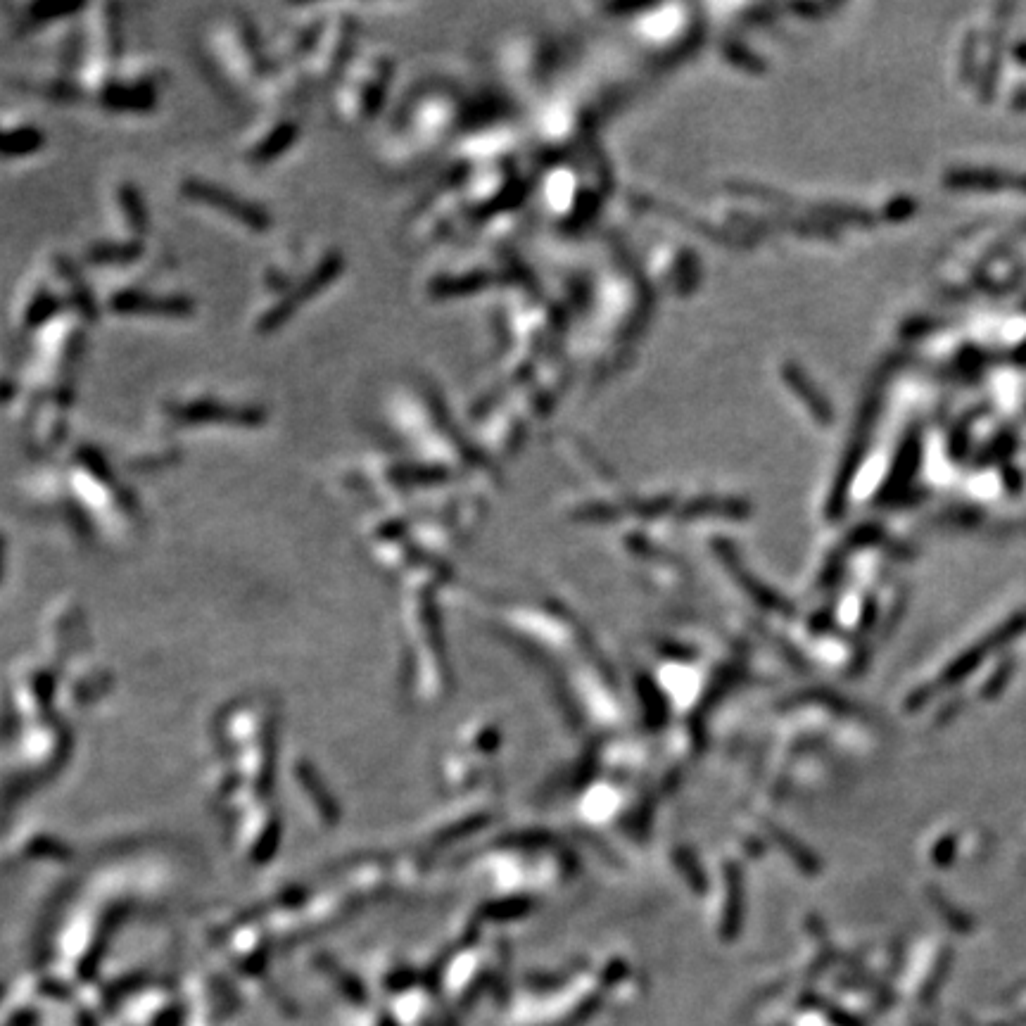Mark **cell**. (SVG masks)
Segmentation results:
<instances>
[{
	"instance_id": "8fae6325",
	"label": "cell",
	"mask_w": 1026,
	"mask_h": 1026,
	"mask_svg": "<svg viewBox=\"0 0 1026 1026\" xmlns=\"http://www.w3.org/2000/svg\"><path fill=\"white\" fill-rule=\"evenodd\" d=\"M17 392H19V388H17L15 383H12V380L0 378V404L12 402V399L17 397Z\"/></svg>"
},
{
	"instance_id": "9c48e42d",
	"label": "cell",
	"mask_w": 1026,
	"mask_h": 1026,
	"mask_svg": "<svg viewBox=\"0 0 1026 1026\" xmlns=\"http://www.w3.org/2000/svg\"><path fill=\"white\" fill-rule=\"evenodd\" d=\"M141 255H143V243L141 240H131V243L93 245L91 250L86 252V259L91 264H129Z\"/></svg>"
},
{
	"instance_id": "6da1fadb",
	"label": "cell",
	"mask_w": 1026,
	"mask_h": 1026,
	"mask_svg": "<svg viewBox=\"0 0 1026 1026\" xmlns=\"http://www.w3.org/2000/svg\"><path fill=\"white\" fill-rule=\"evenodd\" d=\"M164 416L171 426H233V428H259L266 423V411L255 404H231L214 397L190 399V402H171L164 407Z\"/></svg>"
},
{
	"instance_id": "52a82bcc",
	"label": "cell",
	"mask_w": 1026,
	"mask_h": 1026,
	"mask_svg": "<svg viewBox=\"0 0 1026 1026\" xmlns=\"http://www.w3.org/2000/svg\"><path fill=\"white\" fill-rule=\"evenodd\" d=\"M117 205L119 212H122L126 228H129V233H133V240H138L150 226L148 207H145L143 195L138 193V188L133 186V183H122V186L117 188Z\"/></svg>"
},
{
	"instance_id": "277c9868",
	"label": "cell",
	"mask_w": 1026,
	"mask_h": 1026,
	"mask_svg": "<svg viewBox=\"0 0 1026 1026\" xmlns=\"http://www.w3.org/2000/svg\"><path fill=\"white\" fill-rule=\"evenodd\" d=\"M107 309L119 316H179L193 314V300L183 295H152L145 290H117L107 300Z\"/></svg>"
},
{
	"instance_id": "5b68a950",
	"label": "cell",
	"mask_w": 1026,
	"mask_h": 1026,
	"mask_svg": "<svg viewBox=\"0 0 1026 1026\" xmlns=\"http://www.w3.org/2000/svg\"><path fill=\"white\" fill-rule=\"evenodd\" d=\"M297 136H300V126H297L295 122H290V119H285V122H278L276 126H271V129L266 131L250 150H247L245 157L252 164L276 162L278 157H283L285 152L293 148Z\"/></svg>"
},
{
	"instance_id": "ba28073f",
	"label": "cell",
	"mask_w": 1026,
	"mask_h": 1026,
	"mask_svg": "<svg viewBox=\"0 0 1026 1026\" xmlns=\"http://www.w3.org/2000/svg\"><path fill=\"white\" fill-rule=\"evenodd\" d=\"M62 304H67L65 297H55L46 285L34 288V293L27 297V304H24L22 326L27 328V331H36L38 326L48 323L57 312H60Z\"/></svg>"
},
{
	"instance_id": "3957f363",
	"label": "cell",
	"mask_w": 1026,
	"mask_h": 1026,
	"mask_svg": "<svg viewBox=\"0 0 1026 1026\" xmlns=\"http://www.w3.org/2000/svg\"><path fill=\"white\" fill-rule=\"evenodd\" d=\"M338 271H340L338 255L321 257V262L316 264L314 269L302 278V281L290 285V290H285V293L278 297V300L271 304L269 309H264V312L259 314L257 331L274 333L281 326H285V323H288L297 314V309L304 307L309 300H314V297H319L323 290L328 288V283L338 276Z\"/></svg>"
},
{
	"instance_id": "30bf717a",
	"label": "cell",
	"mask_w": 1026,
	"mask_h": 1026,
	"mask_svg": "<svg viewBox=\"0 0 1026 1026\" xmlns=\"http://www.w3.org/2000/svg\"><path fill=\"white\" fill-rule=\"evenodd\" d=\"M79 10H81V5H48V3L34 5V8L29 10V29H34L43 22H53V19L62 17V15H76Z\"/></svg>"
},
{
	"instance_id": "8992f818",
	"label": "cell",
	"mask_w": 1026,
	"mask_h": 1026,
	"mask_svg": "<svg viewBox=\"0 0 1026 1026\" xmlns=\"http://www.w3.org/2000/svg\"><path fill=\"white\" fill-rule=\"evenodd\" d=\"M46 133L34 126H15V129H0V157L5 160H19L29 157L43 148Z\"/></svg>"
},
{
	"instance_id": "7a4b0ae2",
	"label": "cell",
	"mask_w": 1026,
	"mask_h": 1026,
	"mask_svg": "<svg viewBox=\"0 0 1026 1026\" xmlns=\"http://www.w3.org/2000/svg\"><path fill=\"white\" fill-rule=\"evenodd\" d=\"M179 190L186 200L195 202V205L214 209L221 217L231 219L233 224L243 226L252 233H266L271 224H274L271 214L266 212L262 205L240 198V195L231 193V190L221 188L212 181L198 179V176H188V179L181 181Z\"/></svg>"
}]
</instances>
